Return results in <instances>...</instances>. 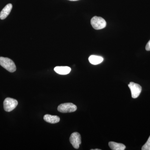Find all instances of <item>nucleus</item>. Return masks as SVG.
<instances>
[{"label":"nucleus","instance_id":"7","mask_svg":"<svg viewBox=\"0 0 150 150\" xmlns=\"http://www.w3.org/2000/svg\"><path fill=\"white\" fill-rule=\"evenodd\" d=\"M12 7L13 6L11 4H8L0 13V19L4 20L6 18L10 13Z\"/></svg>","mask_w":150,"mask_h":150},{"label":"nucleus","instance_id":"10","mask_svg":"<svg viewBox=\"0 0 150 150\" xmlns=\"http://www.w3.org/2000/svg\"><path fill=\"white\" fill-rule=\"evenodd\" d=\"M89 61L90 63L93 65H98L102 63L103 59L101 56L91 55L89 57Z\"/></svg>","mask_w":150,"mask_h":150},{"label":"nucleus","instance_id":"13","mask_svg":"<svg viewBox=\"0 0 150 150\" xmlns=\"http://www.w3.org/2000/svg\"><path fill=\"white\" fill-rule=\"evenodd\" d=\"M146 51H150V40L149 41V42L147 43L146 45Z\"/></svg>","mask_w":150,"mask_h":150},{"label":"nucleus","instance_id":"14","mask_svg":"<svg viewBox=\"0 0 150 150\" xmlns=\"http://www.w3.org/2000/svg\"><path fill=\"white\" fill-rule=\"evenodd\" d=\"M69 1H79V0H69Z\"/></svg>","mask_w":150,"mask_h":150},{"label":"nucleus","instance_id":"12","mask_svg":"<svg viewBox=\"0 0 150 150\" xmlns=\"http://www.w3.org/2000/svg\"><path fill=\"white\" fill-rule=\"evenodd\" d=\"M142 150H150V136L146 144L142 147Z\"/></svg>","mask_w":150,"mask_h":150},{"label":"nucleus","instance_id":"8","mask_svg":"<svg viewBox=\"0 0 150 150\" xmlns=\"http://www.w3.org/2000/svg\"><path fill=\"white\" fill-rule=\"evenodd\" d=\"M54 71L60 75H67L69 74L71 69L68 67H57L54 69Z\"/></svg>","mask_w":150,"mask_h":150},{"label":"nucleus","instance_id":"9","mask_svg":"<svg viewBox=\"0 0 150 150\" xmlns=\"http://www.w3.org/2000/svg\"><path fill=\"white\" fill-rule=\"evenodd\" d=\"M43 119L46 122L50 123H58L60 121V118L59 116L49 114H46L44 115Z\"/></svg>","mask_w":150,"mask_h":150},{"label":"nucleus","instance_id":"1","mask_svg":"<svg viewBox=\"0 0 150 150\" xmlns=\"http://www.w3.org/2000/svg\"><path fill=\"white\" fill-rule=\"evenodd\" d=\"M0 65L10 72H14L16 70L15 64L9 58L0 57Z\"/></svg>","mask_w":150,"mask_h":150},{"label":"nucleus","instance_id":"3","mask_svg":"<svg viewBox=\"0 0 150 150\" xmlns=\"http://www.w3.org/2000/svg\"><path fill=\"white\" fill-rule=\"evenodd\" d=\"M77 109V106L75 104L71 103L60 104L58 107V111L63 113L74 112L76 111Z\"/></svg>","mask_w":150,"mask_h":150},{"label":"nucleus","instance_id":"2","mask_svg":"<svg viewBox=\"0 0 150 150\" xmlns=\"http://www.w3.org/2000/svg\"><path fill=\"white\" fill-rule=\"evenodd\" d=\"M91 23L93 28L96 30L103 29L106 25V21L100 17H93L91 19Z\"/></svg>","mask_w":150,"mask_h":150},{"label":"nucleus","instance_id":"4","mask_svg":"<svg viewBox=\"0 0 150 150\" xmlns=\"http://www.w3.org/2000/svg\"><path fill=\"white\" fill-rule=\"evenodd\" d=\"M18 104L16 100L10 98H7L4 102V109L6 112H11L14 110Z\"/></svg>","mask_w":150,"mask_h":150},{"label":"nucleus","instance_id":"6","mask_svg":"<svg viewBox=\"0 0 150 150\" xmlns=\"http://www.w3.org/2000/svg\"><path fill=\"white\" fill-rule=\"evenodd\" d=\"M70 142L75 149H78L81 143L80 134L78 132H74L71 134L69 139Z\"/></svg>","mask_w":150,"mask_h":150},{"label":"nucleus","instance_id":"11","mask_svg":"<svg viewBox=\"0 0 150 150\" xmlns=\"http://www.w3.org/2000/svg\"><path fill=\"white\" fill-rule=\"evenodd\" d=\"M108 145L112 150H124L126 149V146L123 144L115 142H110L108 143Z\"/></svg>","mask_w":150,"mask_h":150},{"label":"nucleus","instance_id":"5","mask_svg":"<svg viewBox=\"0 0 150 150\" xmlns=\"http://www.w3.org/2000/svg\"><path fill=\"white\" fill-rule=\"evenodd\" d=\"M128 86L131 90L132 97L133 98H138L142 92V86L140 85L132 82H130Z\"/></svg>","mask_w":150,"mask_h":150}]
</instances>
